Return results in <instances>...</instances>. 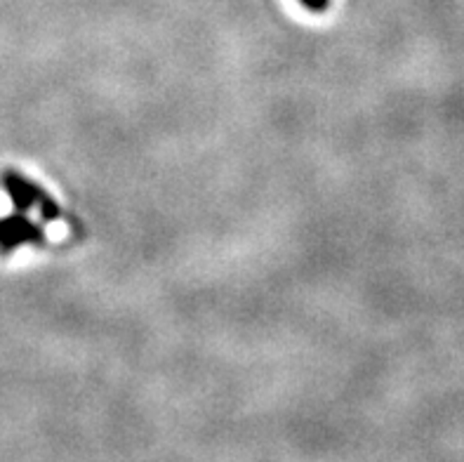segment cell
<instances>
[{"mask_svg":"<svg viewBox=\"0 0 464 462\" xmlns=\"http://www.w3.org/2000/svg\"><path fill=\"white\" fill-rule=\"evenodd\" d=\"M0 182H3V189H5L10 201H13L14 210L29 212L31 208H39L45 222H52V219L59 218L57 203H55L39 184H33V182L29 180V177H24L21 173L7 170V173H3V180Z\"/></svg>","mask_w":464,"mask_h":462,"instance_id":"6da1fadb","label":"cell"},{"mask_svg":"<svg viewBox=\"0 0 464 462\" xmlns=\"http://www.w3.org/2000/svg\"><path fill=\"white\" fill-rule=\"evenodd\" d=\"M43 241V227L33 222L26 212L17 210L7 215L5 219H0V255H10L13 251L29 244L40 245Z\"/></svg>","mask_w":464,"mask_h":462,"instance_id":"7a4b0ae2","label":"cell"}]
</instances>
